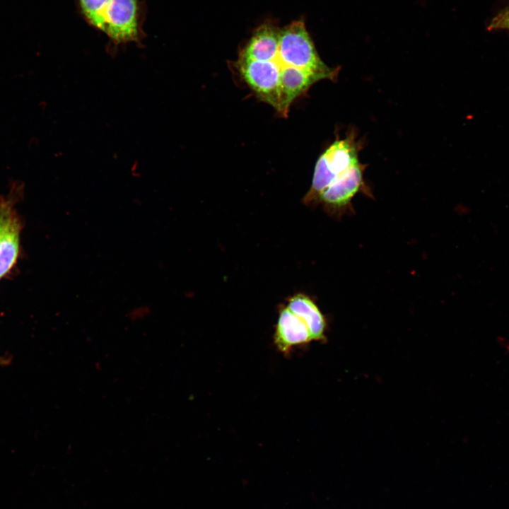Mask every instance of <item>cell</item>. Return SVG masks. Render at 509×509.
<instances>
[{"label":"cell","mask_w":509,"mask_h":509,"mask_svg":"<svg viewBox=\"0 0 509 509\" xmlns=\"http://www.w3.org/2000/svg\"><path fill=\"white\" fill-rule=\"evenodd\" d=\"M86 21L114 45L139 42L144 36L141 0H78Z\"/></svg>","instance_id":"cell-1"},{"label":"cell","mask_w":509,"mask_h":509,"mask_svg":"<svg viewBox=\"0 0 509 509\" xmlns=\"http://www.w3.org/2000/svg\"><path fill=\"white\" fill-rule=\"evenodd\" d=\"M281 71L296 67L315 73L323 79L335 80L339 69L327 66L318 55L304 23L292 22L280 30L277 55L271 59Z\"/></svg>","instance_id":"cell-2"},{"label":"cell","mask_w":509,"mask_h":509,"mask_svg":"<svg viewBox=\"0 0 509 509\" xmlns=\"http://www.w3.org/2000/svg\"><path fill=\"white\" fill-rule=\"evenodd\" d=\"M360 146L351 132L344 139L335 140L319 157L306 204H314L320 194L339 175L359 163Z\"/></svg>","instance_id":"cell-3"},{"label":"cell","mask_w":509,"mask_h":509,"mask_svg":"<svg viewBox=\"0 0 509 509\" xmlns=\"http://www.w3.org/2000/svg\"><path fill=\"white\" fill-rule=\"evenodd\" d=\"M366 165L360 163L337 177L317 197L314 204H322L328 213L338 217L353 211L351 201L358 193L370 195L363 172Z\"/></svg>","instance_id":"cell-4"},{"label":"cell","mask_w":509,"mask_h":509,"mask_svg":"<svg viewBox=\"0 0 509 509\" xmlns=\"http://www.w3.org/2000/svg\"><path fill=\"white\" fill-rule=\"evenodd\" d=\"M235 67L256 96L279 114L280 70L277 64L272 60L255 61L239 57Z\"/></svg>","instance_id":"cell-5"},{"label":"cell","mask_w":509,"mask_h":509,"mask_svg":"<svg viewBox=\"0 0 509 509\" xmlns=\"http://www.w3.org/2000/svg\"><path fill=\"white\" fill-rule=\"evenodd\" d=\"M312 341L311 334L304 320L287 306L283 308L279 312L274 333V344L277 349L288 353L293 346Z\"/></svg>","instance_id":"cell-6"},{"label":"cell","mask_w":509,"mask_h":509,"mask_svg":"<svg viewBox=\"0 0 509 509\" xmlns=\"http://www.w3.org/2000/svg\"><path fill=\"white\" fill-rule=\"evenodd\" d=\"M280 30L270 23L258 28L240 54V58L270 61L278 53Z\"/></svg>","instance_id":"cell-7"},{"label":"cell","mask_w":509,"mask_h":509,"mask_svg":"<svg viewBox=\"0 0 509 509\" xmlns=\"http://www.w3.org/2000/svg\"><path fill=\"white\" fill-rule=\"evenodd\" d=\"M287 307L306 323L312 341L325 339L326 321L317 305L308 296L298 293L288 300Z\"/></svg>","instance_id":"cell-8"},{"label":"cell","mask_w":509,"mask_h":509,"mask_svg":"<svg viewBox=\"0 0 509 509\" xmlns=\"http://www.w3.org/2000/svg\"><path fill=\"white\" fill-rule=\"evenodd\" d=\"M20 224L13 212L0 234V279L16 261L19 250Z\"/></svg>","instance_id":"cell-9"},{"label":"cell","mask_w":509,"mask_h":509,"mask_svg":"<svg viewBox=\"0 0 509 509\" xmlns=\"http://www.w3.org/2000/svg\"><path fill=\"white\" fill-rule=\"evenodd\" d=\"M488 28L489 30H509V6L503 8L492 19Z\"/></svg>","instance_id":"cell-10"},{"label":"cell","mask_w":509,"mask_h":509,"mask_svg":"<svg viewBox=\"0 0 509 509\" xmlns=\"http://www.w3.org/2000/svg\"><path fill=\"white\" fill-rule=\"evenodd\" d=\"M13 212L10 200H2L0 202V234Z\"/></svg>","instance_id":"cell-11"},{"label":"cell","mask_w":509,"mask_h":509,"mask_svg":"<svg viewBox=\"0 0 509 509\" xmlns=\"http://www.w3.org/2000/svg\"><path fill=\"white\" fill-rule=\"evenodd\" d=\"M150 312L148 307L141 305L135 308L129 312V317L134 320L143 319L147 316Z\"/></svg>","instance_id":"cell-12"}]
</instances>
